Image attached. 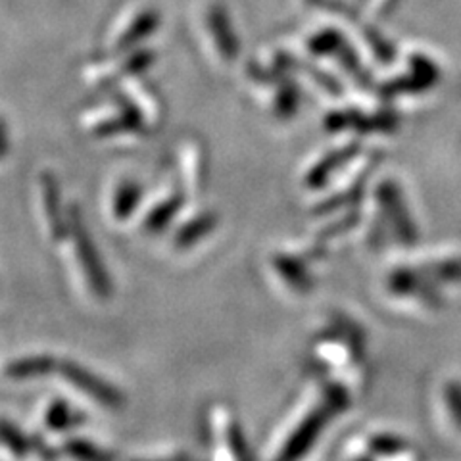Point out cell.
<instances>
[{"label": "cell", "mask_w": 461, "mask_h": 461, "mask_svg": "<svg viewBox=\"0 0 461 461\" xmlns=\"http://www.w3.org/2000/svg\"><path fill=\"white\" fill-rule=\"evenodd\" d=\"M206 23L213 42L218 45L221 58H225V60H233L239 54V39L233 33V23H230L225 8L220 5L210 6Z\"/></svg>", "instance_id": "obj_1"}, {"label": "cell", "mask_w": 461, "mask_h": 461, "mask_svg": "<svg viewBox=\"0 0 461 461\" xmlns=\"http://www.w3.org/2000/svg\"><path fill=\"white\" fill-rule=\"evenodd\" d=\"M64 375L71 383H76V386H79L81 391L93 394L100 403H104V406H118V403L122 402L118 393L112 391L110 386H106L103 381L93 377V375L83 371V367H79V366L64 364Z\"/></svg>", "instance_id": "obj_2"}, {"label": "cell", "mask_w": 461, "mask_h": 461, "mask_svg": "<svg viewBox=\"0 0 461 461\" xmlns=\"http://www.w3.org/2000/svg\"><path fill=\"white\" fill-rule=\"evenodd\" d=\"M158 25V14L152 10H142L137 14L135 20L129 23L125 29H122L120 37L115 39V47L118 49H129L135 42H140L144 37L152 33V29Z\"/></svg>", "instance_id": "obj_3"}, {"label": "cell", "mask_w": 461, "mask_h": 461, "mask_svg": "<svg viewBox=\"0 0 461 461\" xmlns=\"http://www.w3.org/2000/svg\"><path fill=\"white\" fill-rule=\"evenodd\" d=\"M50 362L47 357H32V359H22L10 366V373L14 377H29V375H39L49 371Z\"/></svg>", "instance_id": "obj_4"}]
</instances>
